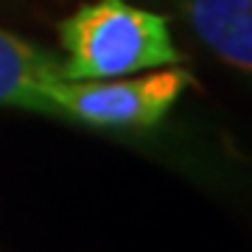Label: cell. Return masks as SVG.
Masks as SVG:
<instances>
[{
  "label": "cell",
  "mask_w": 252,
  "mask_h": 252,
  "mask_svg": "<svg viewBox=\"0 0 252 252\" xmlns=\"http://www.w3.org/2000/svg\"><path fill=\"white\" fill-rule=\"evenodd\" d=\"M64 79V62L51 51L0 31V104L56 115L51 84Z\"/></svg>",
  "instance_id": "cell-3"
},
{
  "label": "cell",
  "mask_w": 252,
  "mask_h": 252,
  "mask_svg": "<svg viewBox=\"0 0 252 252\" xmlns=\"http://www.w3.org/2000/svg\"><path fill=\"white\" fill-rule=\"evenodd\" d=\"M224 64L252 79V0H171Z\"/></svg>",
  "instance_id": "cell-4"
},
{
  "label": "cell",
  "mask_w": 252,
  "mask_h": 252,
  "mask_svg": "<svg viewBox=\"0 0 252 252\" xmlns=\"http://www.w3.org/2000/svg\"><path fill=\"white\" fill-rule=\"evenodd\" d=\"M193 76L182 67L140 76L126 81H70L51 84L56 118H70L101 129H152L168 115Z\"/></svg>",
  "instance_id": "cell-2"
},
{
  "label": "cell",
  "mask_w": 252,
  "mask_h": 252,
  "mask_svg": "<svg viewBox=\"0 0 252 252\" xmlns=\"http://www.w3.org/2000/svg\"><path fill=\"white\" fill-rule=\"evenodd\" d=\"M67 51L64 79H118L129 73L174 67L182 62L168 31V20L124 0L81 6L59 28Z\"/></svg>",
  "instance_id": "cell-1"
}]
</instances>
